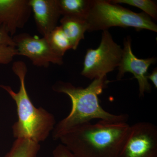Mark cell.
<instances>
[{
	"label": "cell",
	"instance_id": "6da1fadb",
	"mask_svg": "<svg viewBox=\"0 0 157 157\" xmlns=\"http://www.w3.org/2000/svg\"><path fill=\"white\" fill-rule=\"evenodd\" d=\"M130 128L126 122H90L70 129L58 140L77 157H118Z\"/></svg>",
	"mask_w": 157,
	"mask_h": 157
},
{
	"label": "cell",
	"instance_id": "7a4b0ae2",
	"mask_svg": "<svg viewBox=\"0 0 157 157\" xmlns=\"http://www.w3.org/2000/svg\"><path fill=\"white\" fill-rule=\"evenodd\" d=\"M109 82L107 77L97 78L86 88L76 87L69 82L59 81L52 86L56 92L69 96L72 108L69 115L56 124L52 132L53 140H58L63 134L70 129L94 119L110 122H126V114H115L107 112L100 105L98 96Z\"/></svg>",
	"mask_w": 157,
	"mask_h": 157
},
{
	"label": "cell",
	"instance_id": "3957f363",
	"mask_svg": "<svg viewBox=\"0 0 157 157\" xmlns=\"http://www.w3.org/2000/svg\"><path fill=\"white\" fill-rule=\"evenodd\" d=\"M12 70L19 78V91L15 92L11 86L5 85H0V87L9 94L17 107L18 119L12 126L13 136L16 139L25 138L39 143L43 142L55 127L54 116L42 107L37 108L31 101L26 88L28 69L25 63L14 62Z\"/></svg>",
	"mask_w": 157,
	"mask_h": 157
},
{
	"label": "cell",
	"instance_id": "277c9868",
	"mask_svg": "<svg viewBox=\"0 0 157 157\" xmlns=\"http://www.w3.org/2000/svg\"><path fill=\"white\" fill-rule=\"evenodd\" d=\"M86 21L89 32L108 30L112 27L157 32V25L147 14L136 13L110 1L92 0Z\"/></svg>",
	"mask_w": 157,
	"mask_h": 157
},
{
	"label": "cell",
	"instance_id": "5b68a950",
	"mask_svg": "<svg viewBox=\"0 0 157 157\" xmlns=\"http://www.w3.org/2000/svg\"><path fill=\"white\" fill-rule=\"evenodd\" d=\"M122 52L109 31H103L99 47L86 51L82 76L91 80L107 77V73L118 67Z\"/></svg>",
	"mask_w": 157,
	"mask_h": 157
},
{
	"label": "cell",
	"instance_id": "8992f818",
	"mask_svg": "<svg viewBox=\"0 0 157 157\" xmlns=\"http://www.w3.org/2000/svg\"><path fill=\"white\" fill-rule=\"evenodd\" d=\"M118 157H157V127L148 122L130 126Z\"/></svg>",
	"mask_w": 157,
	"mask_h": 157
},
{
	"label": "cell",
	"instance_id": "52a82bcc",
	"mask_svg": "<svg viewBox=\"0 0 157 157\" xmlns=\"http://www.w3.org/2000/svg\"><path fill=\"white\" fill-rule=\"evenodd\" d=\"M17 55L26 57L34 66L47 68L51 63L62 65L63 57L52 49L45 37L22 33L13 37Z\"/></svg>",
	"mask_w": 157,
	"mask_h": 157
},
{
	"label": "cell",
	"instance_id": "ba28073f",
	"mask_svg": "<svg viewBox=\"0 0 157 157\" xmlns=\"http://www.w3.org/2000/svg\"><path fill=\"white\" fill-rule=\"evenodd\" d=\"M156 62L155 58L140 59L135 56L132 52L131 37H127L124 41L122 55L118 67L117 80L121 79L126 73H132L138 82L139 97H143L144 93L149 92L151 90V85L147 78V70Z\"/></svg>",
	"mask_w": 157,
	"mask_h": 157
},
{
	"label": "cell",
	"instance_id": "9c48e42d",
	"mask_svg": "<svg viewBox=\"0 0 157 157\" xmlns=\"http://www.w3.org/2000/svg\"><path fill=\"white\" fill-rule=\"evenodd\" d=\"M32 12L29 0H0V25L13 36L17 29L25 26Z\"/></svg>",
	"mask_w": 157,
	"mask_h": 157
},
{
	"label": "cell",
	"instance_id": "30bf717a",
	"mask_svg": "<svg viewBox=\"0 0 157 157\" xmlns=\"http://www.w3.org/2000/svg\"><path fill=\"white\" fill-rule=\"evenodd\" d=\"M37 30L46 37L57 26L61 16L58 0H29Z\"/></svg>",
	"mask_w": 157,
	"mask_h": 157
},
{
	"label": "cell",
	"instance_id": "8fae6325",
	"mask_svg": "<svg viewBox=\"0 0 157 157\" xmlns=\"http://www.w3.org/2000/svg\"><path fill=\"white\" fill-rule=\"evenodd\" d=\"M60 22L63 31L73 50H76L79 42L84 39V34L88 29L86 20L69 16H63Z\"/></svg>",
	"mask_w": 157,
	"mask_h": 157
},
{
	"label": "cell",
	"instance_id": "7c38bea8",
	"mask_svg": "<svg viewBox=\"0 0 157 157\" xmlns=\"http://www.w3.org/2000/svg\"><path fill=\"white\" fill-rule=\"evenodd\" d=\"M92 0H58L61 15L86 20Z\"/></svg>",
	"mask_w": 157,
	"mask_h": 157
},
{
	"label": "cell",
	"instance_id": "4fadbf2b",
	"mask_svg": "<svg viewBox=\"0 0 157 157\" xmlns=\"http://www.w3.org/2000/svg\"><path fill=\"white\" fill-rule=\"evenodd\" d=\"M40 150V144L29 139L17 138L5 157H37Z\"/></svg>",
	"mask_w": 157,
	"mask_h": 157
},
{
	"label": "cell",
	"instance_id": "5bb4252c",
	"mask_svg": "<svg viewBox=\"0 0 157 157\" xmlns=\"http://www.w3.org/2000/svg\"><path fill=\"white\" fill-rule=\"evenodd\" d=\"M51 48L58 55L63 57L66 52L72 49L71 44L61 26H57L45 37Z\"/></svg>",
	"mask_w": 157,
	"mask_h": 157
},
{
	"label": "cell",
	"instance_id": "9a60e30c",
	"mask_svg": "<svg viewBox=\"0 0 157 157\" xmlns=\"http://www.w3.org/2000/svg\"><path fill=\"white\" fill-rule=\"evenodd\" d=\"M114 4H125L137 7L143 12L155 20L157 18V6L151 0H113L110 1Z\"/></svg>",
	"mask_w": 157,
	"mask_h": 157
},
{
	"label": "cell",
	"instance_id": "2e32d148",
	"mask_svg": "<svg viewBox=\"0 0 157 157\" xmlns=\"http://www.w3.org/2000/svg\"><path fill=\"white\" fill-rule=\"evenodd\" d=\"M17 55V50L14 47L3 45L0 46V64L10 63L14 56Z\"/></svg>",
	"mask_w": 157,
	"mask_h": 157
},
{
	"label": "cell",
	"instance_id": "e0dca14e",
	"mask_svg": "<svg viewBox=\"0 0 157 157\" xmlns=\"http://www.w3.org/2000/svg\"><path fill=\"white\" fill-rule=\"evenodd\" d=\"M3 45L15 46L13 37L11 36L8 30L4 26L0 25V46Z\"/></svg>",
	"mask_w": 157,
	"mask_h": 157
},
{
	"label": "cell",
	"instance_id": "ac0fdd59",
	"mask_svg": "<svg viewBox=\"0 0 157 157\" xmlns=\"http://www.w3.org/2000/svg\"><path fill=\"white\" fill-rule=\"evenodd\" d=\"M53 157H77L64 145L58 144L52 151Z\"/></svg>",
	"mask_w": 157,
	"mask_h": 157
},
{
	"label": "cell",
	"instance_id": "d6986e66",
	"mask_svg": "<svg viewBox=\"0 0 157 157\" xmlns=\"http://www.w3.org/2000/svg\"><path fill=\"white\" fill-rule=\"evenodd\" d=\"M147 79H150L152 82L155 88H157V69L155 68L152 73L147 76Z\"/></svg>",
	"mask_w": 157,
	"mask_h": 157
}]
</instances>
